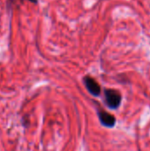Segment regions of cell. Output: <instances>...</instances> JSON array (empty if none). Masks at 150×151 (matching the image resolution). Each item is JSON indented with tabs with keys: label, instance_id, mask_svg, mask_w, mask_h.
<instances>
[{
	"label": "cell",
	"instance_id": "cell-3",
	"mask_svg": "<svg viewBox=\"0 0 150 151\" xmlns=\"http://www.w3.org/2000/svg\"><path fill=\"white\" fill-rule=\"evenodd\" d=\"M97 115H98V119L100 120V123L103 127H105L107 128H112L115 127L117 119L112 114H111L108 111L100 108L97 111Z\"/></svg>",
	"mask_w": 150,
	"mask_h": 151
},
{
	"label": "cell",
	"instance_id": "cell-2",
	"mask_svg": "<svg viewBox=\"0 0 150 151\" xmlns=\"http://www.w3.org/2000/svg\"><path fill=\"white\" fill-rule=\"evenodd\" d=\"M83 83L89 92L90 95L93 96H99L101 94V86L100 84L91 76L87 75L83 78Z\"/></svg>",
	"mask_w": 150,
	"mask_h": 151
},
{
	"label": "cell",
	"instance_id": "cell-1",
	"mask_svg": "<svg viewBox=\"0 0 150 151\" xmlns=\"http://www.w3.org/2000/svg\"><path fill=\"white\" fill-rule=\"evenodd\" d=\"M104 103L109 109H118L122 102V96L119 91L112 88L104 89Z\"/></svg>",
	"mask_w": 150,
	"mask_h": 151
}]
</instances>
